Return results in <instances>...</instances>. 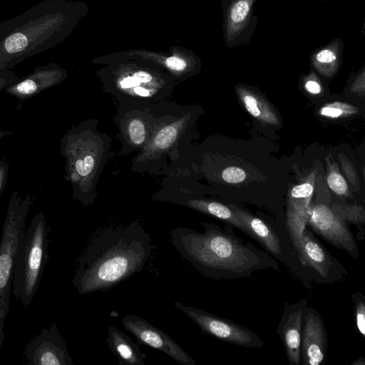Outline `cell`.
Masks as SVG:
<instances>
[{"label": "cell", "mask_w": 365, "mask_h": 365, "mask_svg": "<svg viewBox=\"0 0 365 365\" xmlns=\"http://www.w3.org/2000/svg\"><path fill=\"white\" fill-rule=\"evenodd\" d=\"M98 75L103 91L118 103L158 104L168 100L178 84L158 64L138 55L110 61Z\"/></svg>", "instance_id": "5b68a950"}, {"label": "cell", "mask_w": 365, "mask_h": 365, "mask_svg": "<svg viewBox=\"0 0 365 365\" xmlns=\"http://www.w3.org/2000/svg\"><path fill=\"white\" fill-rule=\"evenodd\" d=\"M317 170L289 190L287 200L286 226L294 250L307 227L314 190Z\"/></svg>", "instance_id": "9a60e30c"}, {"label": "cell", "mask_w": 365, "mask_h": 365, "mask_svg": "<svg viewBox=\"0 0 365 365\" xmlns=\"http://www.w3.org/2000/svg\"><path fill=\"white\" fill-rule=\"evenodd\" d=\"M158 104L118 103L113 117L121 145L118 155L139 153L145 148L157 121Z\"/></svg>", "instance_id": "9c48e42d"}, {"label": "cell", "mask_w": 365, "mask_h": 365, "mask_svg": "<svg viewBox=\"0 0 365 365\" xmlns=\"http://www.w3.org/2000/svg\"><path fill=\"white\" fill-rule=\"evenodd\" d=\"M18 81L15 73L9 68L0 69V89Z\"/></svg>", "instance_id": "f1b7e54d"}, {"label": "cell", "mask_w": 365, "mask_h": 365, "mask_svg": "<svg viewBox=\"0 0 365 365\" xmlns=\"http://www.w3.org/2000/svg\"><path fill=\"white\" fill-rule=\"evenodd\" d=\"M307 306L308 302L304 299L287 304L277 329L290 365L302 364L301 337L304 314Z\"/></svg>", "instance_id": "e0dca14e"}, {"label": "cell", "mask_w": 365, "mask_h": 365, "mask_svg": "<svg viewBox=\"0 0 365 365\" xmlns=\"http://www.w3.org/2000/svg\"><path fill=\"white\" fill-rule=\"evenodd\" d=\"M250 10L247 1L242 0L238 1L231 11V19L234 22H240L245 19Z\"/></svg>", "instance_id": "83f0119b"}, {"label": "cell", "mask_w": 365, "mask_h": 365, "mask_svg": "<svg viewBox=\"0 0 365 365\" xmlns=\"http://www.w3.org/2000/svg\"><path fill=\"white\" fill-rule=\"evenodd\" d=\"M304 88L307 93L312 95H319L322 91V87L319 81L314 79H309L304 83Z\"/></svg>", "instance_id": "4dcf8cb0"}, {"label": "cell", "mask_w": 365, "mask_h": 365, "mask_svg": "<svg viewBox=\"0 0 365 365\" xmlns=\"http://www.w3.org/2000/svg\"><path fill=\"white\" fill-rule=\"evenodd\" d=\"M319 114L324 118L336 119L349 117L359 113V109L354 105L341 101H334L323 105Z\"/></svg>", "instance_id": "cb8c5ba5"}, {"label": "cell", "mask_w": 365, "mask_h": 365, "mask_svg": "<svg viewBox=\"0 0 365 365\" xmlns=\"http://www.w3.org/2000/svg\"><path fill=\"white\" fill-rule=\"evenodd\" d=\"M202 225V232L181 226L170 232L175 250L201 274L215 279H235L250 277L260 269L280 271L273 257L239 238L233 226L226 224L221 228L211 222Z\"/></svg>", "instance_id": "7a4b0ae2"}, {"label": "cell", "mask_w": 365, "mask_h": 365, "mask_svg": "<svg viewBox=\"0 0 365 365\" xmlns=\"http://www.w3.org/2000/svg\"><path fill=\"white\" fill-rule=\"evenodd\" d=\"M81 13L78 2L42 0L1 22L0 69L56 46L70 34Z\"/></svg>", "instance_id": "3957f363"}, {"label": "cell", "mask_w": 365, "mask_h": 365, "mask_svg": "<svg viewBox=\"0 0 365 365\" xmlns=\"http://www.w3.org/2000/svg\"><path fill=\"white\" fill-rule=\"evenodd\" d=\"M351 364H354V365H364L365 364L364 359L361 357L360 359H358L356 361L353 362Z\"/></svg>", "instance_id": "d6a6232c"}, {"label": "cell", "mask_w": 365, "mask_h": 365, "mask_svg": "<svg viewBox=\"0 0 365 365\" xmlns=\"http://www.w3.org/2000/svg\"><path fill=\"white\" fill-rule=\"evenodd\" d=\"M352 303L354 308V317L356 326L361 336L365 337V297L360 292H355L351 295Z\"/></svg>", "instance_id": "d4e9b609"}, {"label": "cell", "mask_w": 365, "mask_h": 365, "mask_svg": "<svg viewBox=\"0 0 365 365\" xmlns=\"http://www.w3.org/2000/svg\"><path fill=\"white\" fill-rule=\"evenodd\" d=\"M121 323L141 344L165 354L182 365H196L194 359L169 335L145 319L128 314Z\"/></svg>", "instance_id": "7c38bea8"}, {"label": "cell", "mask_w": 365, "mask_h": 365, "mask_svg": "<svg viewBox=\"0 0 365 365\" xmlns=\"http://www.w3.org/2000/svg\"><path fill=\"white\" fill-rule=\"evenodd\" d=\"M327 182L329 188L340 197L351 196L347 182L341 174L337 164L327 158Z\"/></svg>", "instance_id": "603a6c76"}, {"label": "cell", "mask_w": 365, "mask_h": 365, "mask_svg": "<svg viewBox=\"0 0 365 365\" xmlns=\"http://www.w3.org/2000/svg\"><path fill=\"white\" fill-rule=\"evenodd\" d=\"M331 208L332 210L345 222L354 224L359 230L358 234H361V240L364 239V210L361 205H333Z\"/></svg>", "instance_id": "7402d4cb"}, {"label": "cell", "mask_w": 365, "mask_h": 365, "mask_svg": "<svg viewBox=\"0 0 365 365\" xmlns=\"http://www.w3.org/2000/svg\"><path fill=\"white\" fill-rule=\"evenodd\" d=\"M98 124L95 118L81 122L70 130L63 140V151L73 196L86 207L95 202L98 181L114 154L110 137L100 131Z\"/></svg>", "instance_id": "8992f818"}, {"label": "cell", "mask_w": 365, "mask_h": 365, "mask_svg": "<svg viewBox=\"0 0 365 365\" xmlns=\"http://www.w3.org/2000/svg\"><path fill=\"white\" fill-rule=\"evenodd\" d=\"M48 232L43 212L37 214L26 230L15 258L11 291L26 307L31 304L38 289L48 262Z\"/></svg>", "instance_id": "52a82bcc"}, {"label": "cell", "mask_w": 365, "mask_h": 365, "mask_svg": "<svg viewBox=\"0 0 365 365\" xmlns=\"http://www.w3.org/2000/svg\"><path fill=\"white\" fill-rule=\"evenodd\" d=\"M221 177L226 182L239 183L246 178V174L242 168L235 166H230L223 170Z\"/></svg>", "instance_id": "4316f807"}, {"label": "cell", "mask_w": 365, "mask_h": 365, "mask_svg": "<svg viewBox=\"0 0 365 365\" xmlns=\"http://www.w3.org/2000/svg\"><path fill=\"white\" fill-rule=\"evenodd\" d=\"M307 224L314 232L334 247L358 259L359 252L355 238L346 222L341 220L328 203L311 204Z\"/></svg>", "instance_id": "8fae6325"}, {"label": "cell", "mask_w": 365, "mask_h": 365, "mask_svg": "<svg viewBox=\"0 0 365 365\" xmlns=\"http://www.w3.org/2000/svg\"><path fill=\"white\" fill-rule=\"evenodd\" d=\"M339 160L341 165V169L345 174L350 185L356 190H360V181L352 162L343 153L339 154Z\"/></svg>", "instance_id": "484cf974"}, {"label": "cell", "mask_w": 365, "mask_h": 365, "mask_svg": "<svg viewBox=\"0 0 365 365\" xmlns=\"http://www.w3.org/2000/svg\"><path fill=\"white\" fill-rule=\"evenodd\" d=\"M0 189H1V184H0Z\"/></svg>", "instance_id": "836d02e7"}, {"label": "cell", "mask_w": 365, "mask_h": 365, "mask_svg": "<svg viewBox=\"0 0 365 365\" xmlns=\"http://www.w3.org/2000/svg\"><path fill=\"white\" fill-rule=\"evenodd\" d=\"M364 76H362L352 84L351 92L359 96H363L364 95Z\"/></svg>", "instance_id": "1f68e13d"}, {"label": "cell", "mask_w": 365, "mask_h": 365, "mask_svg": "<svg viewBox=\"0 0 365 365\" xmlns=\"http://www.w3.org/2000/svg\"><path fill=\"white\" fill-rule=\"evenodd\" d=\"M317 60L322 64H331L334 63L336 56L335 53L330 50H323L317 53Z\"/></svg>", "instance_id": "f546056e"}, {"label": "cell", "mask_w": 365, "mask_h": 365, "mask_svg": "<svg viewBox=\"0 0 365 365\" xmlns=\"http://www.w3.org/2000/svg\"><path fill=\"white\" fill-rule=\"evenodd\" d=\"M295 252L302 264L312 269L324 282L331 283L348 275L347 271L340 262L307 227Z\"/></svg>", "instance_id": "4fadbf2b"}, {"label": "cell", "mask_w": 365, "mask_h": 365, "mask_svg": "<svg viewBox=\"0 0 365 365\" xmlns=\"http://www.w3.org/2000/svg\"><path fill=\"white\" fill-rule=\"evenodd\" d=\"M154 248L138 220L106 228L90 240L78 258L73 285L81 295L107 291L140 272Z\"/></svg>", "instance_id": "6da1fadb"}, {"label": "cell", "mask_w": 365, "mask_h": 365, "mask_svg": "<svg viewBox=\"0 0 365 365\" xmlns=\"http://www.w3.org/2000/svg\"><path fill=\"white\" fill-rule=\"evenodd\" d=\"M229 207L246 224L250 232L249 236L256 240L271 255L285 264L287 259L282 244L274 229L262 219L236 205L230 204Z\"/></svg>", "instance_id": "ac0fdd59"}, {"label": "cell", "mask_w": 365, "mask_h": 365, "mask_svg": "<svg viewBox=\"0 0 365 365\" xmlns=\"http://www.w3.org/2000/svg\"><path fill=\"white\" fill-rule=\"evenodd\" d=\"M29 197L13 195L6 212L0 240V348L5 339L4 322L9 312L14 265L26 234Z\"/></svg>", "instance_id": "ba28073f"}, {"label": "cell", "mask_w": 365, "mask_h": 365, "mask_svg": "<svg viewBox=\"0 0 365 365\" xmlns=\"http://www.w3.org/2000/svg\"><path fill=\"white\" fill-rule=\"evenodd\" d=\"M66 76V70L58 64L51 63L37 68L24 80L14 83L11 87L9 88V91L13 94L27 96L60 83Z\"/></svg>", "instance_id": "d6986e66"}, {"label": "cell", "mask_w": 365, "mask_h": 365, "mask_svg": "<svg viewBox=\"0 0 365 365\" xmlns=\"http://www.w3.org/2000/svg\"><path fill=\"white\" fill-rule=\"evenodd\" d=\"M24 356L29 365H73L56 324L36 334L26 345Z\"/></svg>", "instance_id": "5bb4252c"}, {"label": "cell", "mask_w": 365, "mask_h": 365, "mask_svg": "<svg viewBox=\"0 0 365 365\" xmlns=\"http://www.w3.org/2000/svg\"><path fill=\"white\" fill-rule=\"evenodd\" d=\"M328 339L320 313L307 306L301 337V360L304 365H320L327 358Z\"/></svg>", "instance_id": "2e32d148"}, {"label": "cell", "mask_w": 365, "mask_h": 365, "mask_svg": "<svg viewBox=\"0 0 365 365\" xmlns=\"http://www.w3.org/2000/svg\"><path fill=\"white\" fill-rule=\"evenodd\" d=\"M175 308L195 322L201 331L220 341L245 348H260L264 341L251 329L204 309L175 302Z\"/></svg>", "instance_id": "30bf717a"}, {"label": "cell", "mask_w": 365, "mask_h": 365, "mask_svg": "<svg viewBox=\"0 0 365 365\" xmlns=\"http://www.w3.org/2000/svg\"><path fill=\"white\" fill-rule=\"evenodd\" d=\"M237 96L248 113L262 123L279 125L280 116L269 101L257 91L245 87L236 88Z\"/></svg>", "instance_id": "44dd1931"}, {"label": "cell", "mask_w": 365, "mask_h": 365, "mask_svg": "<svg viewBox=\"0 0 365 365\" xmlns=\"http://www.w3.org/2000/svg\"><path fill=\"white\" fill-rule=\"evenodd\" d=\"M106 343L120 365H145V354L129 336L116 327H108Z\"/></svg>", "instance_id": "ffe728a7"}, {"label": "cell", "mask_w": 365, "mask_h": 365, "mask_svg": "<svg viewBox=\"0 0 365 365\" xmlns=\"http://www.w3.org/2000/svg\"><path fill=\"white\" fill-rule=\"evenodd\" d=\"M197 112L195 106L168 100L159 103L154 129L145 148L132 160L131 170L167 175L187 168Z\"/></svg>", "instance_id": "277c9868"}]
</instances>
